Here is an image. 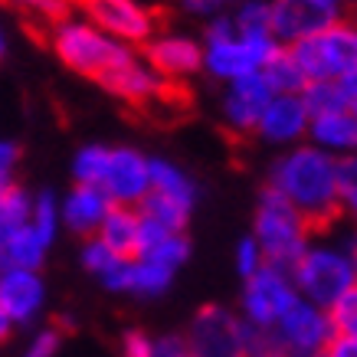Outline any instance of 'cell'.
I'll list each match as a JSON object with an SVG mask.
<instances>
[{
    "label": "cell",
    "mask_w": 357,
    "mask_h": 357,
    "mask_svg": "<svg viewBox=\"0 0 357 357\" xmlns=\"http://www.w3.org/2000/svg\"><path fill=\"white\" fill-rule=\"evenodd\" d=\"M341 23L337 0H275L269 3V30L279 46H295Z\"/></svg>",
    "instance_id": "obj_8"
},
{
    "label": "cell",
    "mask_w": 357,
    "mask_h": 357,
    "mask_svg": "<svg viewBox=\"0 0 357 357\" xmlns=\"http://www.w3.org/2000/svg\"><path fill=\"white\" fill-rule=\"evenodd\" d=\"M337 184H341V204L357 220V158L337 161Z\"/></svg>",
    "instance_id": "obj_35"
},
{
    "label": "cell",
    "mask_w": 357,
    "mask_h": 357,
    "mask_svg": "<svg viewBox=\"0 0 357 357\" xmlns=\"http://www.w3.org/2000/svg\"><path fill=\"white\" fill-rule=\"evenodd\" d=\"M13 328H17V325L10 321V314L0 308V347H3V344H7V341L13 337Z\"/></svg>",
    "instance_id": "obj_43"
},
{
    "label": "cell",
    "mask_w": 357,
    "mask_h": 357,
    "mask_svg": "<svg viewBox=\"0 0 357 357\" xmlns=\"http://www.w3.org/2000/svg\"><path fill=\"white\" fill-rule=\"evenodd\" d=\"M0 3H7V7H13V10H20V13H33L36 20L50 23V26L66 20L73 13L69 0H0Z\"/></svg>",
    "instance_id": "obj_31"
},
{
    "label": "cell",
    "mask_w": 357,
    "mask_h": 357,
    "mask_svg": "<svg viewBox=\"0 0 357 357\" xmlns=\"http://www.w3.org/2000/svg\"><path fill=\"white\" fill-rule=\"evenodd\" d=\"M298 298L302 295L295 292V282L289 272L275 269V266H262L243 285V312H239V318L249 321V325L272 331L279 325L282 314L289 312Z\"/></svg>",
    "instance_id": "obj_7"
},
{
    "label": "cell",
    "mask_w": 357,
    "mask_h": 357,
    "mask_svg": "<svg viewBox=\"0 0 357 357\" xmlns=\"http://www.w3.org/2000/svg\"><path fill=\"white\" fill-rule=\"evenodd\" d=\"M79 259H82V269L92 272V275L102 282V279H105V275H109V272L121 262V256H115V252H112V249L105 246L102 239L92 236V239H86V243H82V252H79Z\"/></svg>",
    "instance_id": "obj_30"
},
{
    "label": "cell",
    "mask_w": 357,
    "mask_h": 357,
    "mask_svg": "<svg viewBox=\"0 0 357 357\" xmlns=\"http://www.w3.org/2000/svg\"><path fill=\"white\" fill-rule=\"evenodd\" d=\"M331 328L341 337H357V289H351L347 295H341L331 308H328Z\"/></svg>",
    "instance_id": "obj_33"
},
{
    "label": "cell",
    "mask_w": 357,
    "mask_h": 357,
    "mask_svg": "<svg viewBox=\"0 0 357 357\" xmlns=\"http://www.w3.org/2000/svg\"><path fill=\"white\" fill-rule=\"evenodd\" d=\"M312 125V115L305 109L302 96H272V102L262 112L259 131L266 141H275V144H285V141H298Z\"/></svg>",
    "instance_id": "obj_19"
},
{
    "label": "cell",
    "mask_w": 357,
    "mask_h": 357,
    "mask_svg": "<svg viewBox=\"0 0 357 357\" xmlns=\"http://www.w3.org/2000/svg\"><path fill=\"white\" fill-rule=\"evenodd\" d=\"M0 246H3V239H0Z\"/></svg>",
    "instance_id": "obj_49"
},
{
    "label": "cell",
    "mask_w": 357,
    "mask_h": 357,
    "mask_svg": "<svg viewBox=\"0 0 357 357\" xmlns=\"http://www.w3.org/2000/svg\"><path fill=\"white\" fill-rule=\"evenodd\" d=\"M275 53H279V43L272 36H239L233 17H217L206 26L204 66L217 79L236 82V79L256 76Z\"/></svg>",
    "instance_id": "obj_3"
},
{
    "label": "cell",
    "mask_w": 357,
    "mask_h": 357,
    "mask_svg": "<svg viewBox=\"0 0 357 357\" xmlns=\"http://www.w3.org/2000/svg\"><path fill=\"white\" fill-rule=\"evenodd\" d=\"M112 210L109 197L102 194L98 187H82L76 184L69 194L63 197V204H59V223L66 229H73L76 236H86L92 239L102 227V220L105 213Z\"/></svg>",
    "instance_id": "obj_18"
},
{
    "label": "cell",
    "mask_w": 357,
    "mask_h": 357,
    "mask_svg": "<svg viewBox=\"0 0 357 357\" xmlns=\"http://www.w3.org/2000/svg\"><path fill=\"white\" fill-rule=\"evenodd\" d=\"M187 256H190V239H187L184 233H167L151 252H144L138 259H151V262H158V266H164V269L177 272L187 262Z\"/></svg>",
    "instance_id": "obj_29"
},
{
    "label": "cell",
    "mask_w": 357,
    "mask_h": 357,
    "mask_svg": "<svg viewBox=\"0 0 357 357\" xmlns=\"http://www.w3.org/2000/svg\"><path fill=\"white\" fill-rule=\"evenodd\" d=\"M105 164H109V148L105 144H86V148H79L76 158H73V177H76V184L98 187L102 184V174H105Z\"/></svg>",
    "instance_id": "obj_26"
},
{
    "label": "cell",
    "mask_w": 357,
    "mask_h": 357,
    "mask_svg": "<svg viewBox=\"0 0 357 357\" xmlns=\"http://www.w3.org/2000/svg\"><path fill=\"white\" fill-rule=\"evenodd\" d=\"M341 96H344V109L351 119H357V73H351V76H344L341 82Z\"/></svg>",
    "instance_id": "obj_41"
},
{
    "label": "cell",
    "mask_w": 357,
    "mask_h": 357,
    "mask_svg": "<svg viewBox=\"0 0 357 357\" xmlns=\"http://www.w3.org/2000/svg\"><path fill=\"white\" fill-rule=\"evenodd\" d=\"M347 252H351V262H354V289H357V236L347 243Z\"/></svg>",
    "instance_id": "obj_44"
},
{
    "label": "cell",
    "mask_w": 357,
    "mask_h": 357,
    "mask_svg": "<svg viewBox=\"0 0 357 357\" xmlns=\"http://www.w3.org/2000/svg\"><path fill=\"white\" fill-rule=\"evenodd\" d=\"M46 252H50V243H46L30 223H23L20 229H13L3 236V246H0V269H33L40 272Z\"/></svg>",
    "instance_id": "obj_21"
},
{
    "label": "cell",
    "mask_w": 357,
    "mask_h": 357,
    "mask_svg": "<svg viewBox=\"0 0 357 357\" xmlns=\"http://www.w3.org/2000/svg\"><path fill=\"white\" fill-rule=\"evenodd\" d=\"M275 357H292V354H275Z\"/></svg>",
    "instance_id": "obj_47"
},
{
    "label": "cell",
    "mask_w": 357,
    "mask_h": 357,
    "mask_svg": "<svg viewBox=\"0 0 357 357\" xmlns=\"http://www.w3.org/2000/svg\"><path fill=\"white\" fill-rule=\"evenodd\" d=\"M337 3H341V0H337Z\"/></svg>",
    "instance_id": "obj_50"
},
{
    "label": "cell",
    "mask_w": 357,
    "mask_h": 357,
    "mask_svg": "<svg viewBox=\"0 0 357 357\" xmlns=\"http://www.w3.org/2000/svg\"><path fill=\"white\" fill-rule=\"evenodd\" d=\"M102 89H109L112 96L125 98V102H131V105H141V109H154L158 105V98H161V92L167 89V82H164L158 73H154L151 66L144 63V59H138L135 53H128L125 59H121L112 73H105L102 76V82H98Z\"/></svg>",
    "instance_id": "obj_13"
},
{
    "label": "cell",
    "mask_w": 357,
    "mask_h": 357,
    "mask_svg": "<svg viewBox=\"0 0 357 357\" xmlns=\"http://www.w3.org/2000/svg\"><path fill=\"white\" fill-rule=\"evenodd\" d=\"M233 26H236L239 36H272L269 30V3H243V10L233 17Z\"/></svg>",
    "instance_id": "obj_32"
},
{
    "label": "cell",
    "mask_w": 357,
    "mask_h": 357,
    "mask_svg": "<svg viewBox=\"0 0 357 357\" xmlns=\"http://www.w3.org/2000/svg\"><path fill=\"white\" fill-rule=\"evenodd\" d=\"M3 190H7V187H3ZM3 190H0V194H3Z\"/></svg>",
    "instance_id": "obj_48"
},
{
    "label": "cell",
    "mask_w": 357,
    "mask_h": 357,
    "mask_svg": "<svg viewBox=\"0 0 357 357\" xmlns=\"http://www.w3.org/2000/svg\"><path fill=\"white\" fill-rule=\"evenodd\" d=\"M98 190L109 197L112 206H135L151 190V158L135 148H109V164L102 174Z\"/></svg>",
    "instance_id": "obj_11"
},
{
    "label": "cell",
    "mask_w": 357,
    "mask_h": 357,
    "mask_svg": "<svg viewBox=\"0 0 357 357\" xmlns=\"http://www.w3.org/2000/svg\"><path fill=\"white\" fill-rule=\"evenodd\" d=\"M308 131L314 138V148L321 151H357V119H351L347 112L314 115Z\"/></svg>",
    "instance_id": "obj_22"
},
{
    "label": "cell",
    "mask_w": 357,
    "mask_h": 357,
    "mask_svg": "<svg viewBox=\"0 0 357 357\" xmlns=\"http://www.w3.org/2000/svg\"><path fill=\"white\" fill-rule=\"evenodd\" d=\"M262 79L269 82L272 96H302L308 89V79H305L302 66L295 63V56L289 53V46H279V53L262 69Z\"/></svg>",
    "instance_id": "obj_24"
},
{
    "label": "cell",
    "mask_w": 357,
    "mask_h": 357,
    "mask_svg": "<svg viewBox=\"0 0 357 357\" xmlns=\"http://www.w3.org/2000/svg\"><path fill=\"white\" fill-rule=\"evenodd\" d=\"M79 10L121 46H144L158 30V17L138 0H86Z\"/></svg>",
    "instance_id": "obj_10"
},
{
    "label": "cell",
    "mask_w": 357,
    "mask_h": 357,
    "mask_svg": "<svg viewBox=\"0 0 357 357\" xmlns=\"http://www.w3.org/2000/svg\"><path fill=\"white\" fill-rule=\"evenodd\" d=\"M46 305V282L33 269H0V308L13 325H30Z\"/></svg>",
    "instance_id": "obj_15"
},
{
    "label": "cell",
    "mask_w": 357,
    "mask_h": 357,
    "mask_svg": "<svg viewBox=\"0 0 357 357\" xmlns=\"http://www.w3.org/2000/svg\"><path fill=\"white\" fill-rule=\"evenodd\" d=\"M308 236H312V229L298 217V210L272 187H266L259 206H256V229H252V239L259 243L266 266L292 272V266L302 259V252L312 246Z\"/></svg>",
    "instance_id": "obj_2"
},
{
    "label": "cell",
    "mask_w": 357,
    "mask_h": 357,
    "mask_svg": "<svg viewBox=\"0 0 357 357\" xmlns=\"http://www.w3.org/2000/svg\"><path fill=\"white\" fill-rule=\"evenodd\" d=\"M17 164H20V148L13 141H0V190L17 184Z\"/></svg>",
    "instance_id": "obj_38"
},
{
    "label": "cell",
    "mask_w": 357,
    "mask_h": 357,
    "mask_svg": "<svg viewBox=\"0 0 357 357\" xmlns=\"http://www.w3.org/2000/svg\"><path fill=\"white\" fill-rule=\"evenodd\" d=\"M174 272L158 266L151 259H121L115 269L102 279L109 292L121 295H138V298H158L171 289Z\"/></svg>",
    "instance_id": "obj_17"
},
{
    "label": "cell",
    "mask_w": 357,
    "mask_h": 357,
    "mask_svg": "<svg viewBox=\"0 0 357 357\" xmlns=\"http://www.w3.org/2000/svg\"><path fill=\"white\" fill-rule=\"evenodd\" d=\"M151 194H161V197H167V200H174V204L194 210L197 187L177 164L161 161V158H151Z\"/></svg>",
    "instance_id": "obj_23"
},
{
    "label": "cell",
    "mask_w": 357,
    "mask_h": 357,
    "mask_svg": "<svg viewBox=\"0 0 357 357\" xmlns=\"http://www.w3.org/2000/svg\"><path fill=\"white\" fill-rule=\"evenodd\" d=\"M30 206L33 197L20 184H10L0 194V239L13 233V229H20L23 223H30Z\"/></svg>",
    "instance_id": "obj_25"
},
{
    "label": "cell",
    "mask_w": 357,
    "mask_h": 357,
    "mask_svg": "<svg viewBox=\"0 0 357 357\" xmlns=\"http://www.w3.org/2000/svg\"><path fill=\"white\" fill-rule=\"evenodd\" d=\"M272 335H275V344H279L282 354L318 357L331 344L335 328H331V318H328L325 308L298 298V302L279 318V325L272 328Z\"/></svg>",
    "instance_id": "obj_9"
},
{
    "label": "cell",
    "mask_w": 357,
    "mask_h": 357,
    "mask_svg": "<svg viewBox=\"0 0 357 357\" xmlns=\"http://www.w3.org/2000/svg\"><path fill=\"white\" fill-rule=\"evenodd\" d=\"M302 102L312 119L314 115H331V112H347L337 82H312V86L302 92Z\"/></svg>",
    "instance_id": "obj_28"
},
{
    "label": "cell",
    "mask_w": 357,
    "mask_h": 357,
    "mask_svg": "<svg viewBox=\"0 0 357 357\" xmlns=\"http://www.w3.org/2000/svg\"><path fill=\"white\" fill-rule=\"evenodd\" d=\"M295 292L305 302L318 305V308H331V305L354 289V262L351 252L337 246H308L302 259L292 266Z\"/></svg>",
    "instance_id": "obj_5"
},
{
    "label": "cell",
    "mask_w": 357,
    "mask_h": 357,
    "mask_svg": "<svg viewBox=\"0 0 357 357\" xmlns=\"http://www.w3.org/2000/svg\"><path fill=\"white\" fill-rule=\"evenodd\" d=\"M262 266H266V259H262L259 243H256L252 236L239 239V246H236V269H239V275L249 279V275H256Z\"/></svg>",
    "instance_id": "obj_36"
},
{
    "label": "cell",
    "mask_w": 357,
    "mask_h": 357,
    "mask_svg": "<svg viewBox=\"0 0 357 357\" xmlns=\"http://www.w3.org/2000/svg\"><path fill=\"white\" fill-rule=\"evenodd\" d=\"M184 337L197 357H243L239 314H233L223 305L200 308Z\"/></svg>",
    "instance_id": "obj_12"
},
{
    "label": "cell",
    "mask_w": 357,
    "mask_h": 357,
    "mask_svg": "<svg viewBox=\"0 0 357 357\" xmlns=\"http://www.w3.org/2000/svg\"><path fill=\"white\" fill-rule=\"evenodd\" d=\"M30 227L40 233V236L53 246L56 239V229L63 227L59 223V204H56V194L50 190H40V194L33 197V206H30Z\"/></svg>",
    "instance_id": "obj_27"
},
{
    "label": "cell",
    "mask_w": 357,
    "mask_h": 357,
    "mask_svg": "<svg viewBox=\"0 0 357 357\" xmlns=\"http://www.w3.org/2000/svg\"><path fill=\"white\" fill-rule=\"evenodd\" d=\"M154 354V337L141 328H131L121 335V357H151Z\"/></svg>",
    "instance_id": "obj_37"
},
{
    "label": "cell",
    "mask_w": 357,
    "mask_h": 357,
    "mask_svg": "<svg viewBox=\"0 0 357 357\" xmlns=\"http://www.w3.org/2000/svg\"><path fill=\"white\" fill-rule=\"evenodd\" d=\"M289 53L302 66L308 86L312 82H341L344 76L357 73V26L341 20L302 43L289 46Z\"/></svg>",
    "instance_id": "obj_6"
},
{
    "label": "cell",
    "mask_w": 357,
    "mask_h": 357,
    "mask_svg": "<svg viewBox=\"0 0 357 357\" xmlns=\"http://www.w3.org/2000/svg\"><path fill=\"white\" fill-rule=\"evenodd\" d=\"M50 46L73 73L96 79V82H102V76L112 73L131 53L128 46L115 43L98 26H92L89 20H79L73 13L50 26Z\"/></svg>",
    "instance_id": "obj_4"
},
{
    "label": "cell",
    "mask_w": 357,
    "mask_h": 357,
    "mask_svg": "<svg viewBox=\"0 0 357 357\" xmlns=\"http://www.w3.org/2000/svg\"><path fill=\"white\" fill-rule=\"evenodd\" d=\"M181 3H184V10L206 17V13H217L220 7H227L229 0H181Z\"/></svg>",
    "instance_id": "obj_42"
},
{
    "label": "cell",
    "mask_w": 357,
    "mask_h": 357,
    "mask_svg": "<svg viewBox=\"0 0 357 357\" xmlns=\"http://www.w3.org/2000/svg\"><path fill=\"white\" fill-rule=\"evenodd\" d=\"M144 63L151 66L164 82H181L204 66V46L190 36H174V33L151 36L144 43Z\"/></svg>",
    "instance_id": "obj_14"
},
{
    "label": "cell",
    "mask_w": 357,
    "mask_h": 357,
    "mask_svg": "<svg viewBox=\"0 0 357 357\" xmlns=\"http://www.w3.org/2000/svg\"><path fill=\"white\" fill-rule=\"evenodd\" d=\"M138 229H141V213L135 206H112L96 236L102 239L115 256L135 259V256H138Z\"/></svg>",
    "instance_id": "obj_20"
},
{
    "label": "cell",
    "mask_w": 357,
    "mask_h": 357,
    "mask_svg": "<svg viewBox=\"0 0 357 357\" xmlns=\"http://www.w3.org/2000/svg\"><path fill=\"white\" fill-rule=\"evenodd\" d=\"M151 357H197V354L190 351L184 335H161V337H154Z\"/></svg>",
    "instance_id": "obj_39"
},
{
    "label": "cell",
    "mask_w": 357,
    "mask_h": 357,
    "mask_svg": "<svg viewBox=\"0 0 357 357\" xmlns=\"http://www.w3.org/2000/svg\"><path fill=\"white\" fill-rule=\"evenodd\" d=\"M63 347V328H40L36 335L30 337V344L23 347L20 357H56Z\"/></svg>",
    "instance_id": "obj_34"
},
{
    "label": "cell",
    "mask_w": 357,
    "mask_h": 357,
    "mask_svg": "<svg viewBox=\"0 0 357 357\" xmlns=\"http://www.w3.org/2000/svg\"><path fill=\"white\" fill-rule=\"evenodd\" d=\"M318 357H357V337L335 335V337H331V344H328Z\"/></svg>",
    "instance_id": "obj_40"
},
{
    "label": "cell",
    "mask_w": 357,
    "mask_h": 357,
    "mask_svg": "<svg viewBox=\"0 0 357 357\" xmlns=\"http://www.w3.org/2000/svg\"><path fill=\"white\" fill-rule=\"evenodd\" d=\"M269 187L282 194L298 210L312 233H321L341 220V184H337V161L321 148H295L272 167Z\"/></svg>",
    "instance_id": "obj_1"
},
{
    "label": "cell",
    "mask_w": 357,
    "mask_h": 357,
    "mask_svg": "<svg viewBox=\"0 0 357 357\" xmlns=\"http://www.w3.org/2000/svg\"><path fill=\"white\" fill-rule=\"evenodd\" d=\"M82 3H86V0H69V7H82Z\"/></svg>",
    "instance_id": "obj_46"
},
{
    "label": "cell",
    "mask_w": 357,
    "mask_h": 357,
    "mask_svg": "<svg viewBox=\"0 0 357 357\" xmlns=\"http://www.w3.org/2000/svg\"><path fill=\"white\" fill-rule=\"evenodd\" d=\"M269 102H272V89H269V82L262 79V73L229 82L227 98H223V115H227V125L233 131H243V135L256 131V125H259L262 112H266Z\"/></svg>",
    "instance_id": "obj_16"
},
{
    "label": "cell",
    "mask_w": 357,
    "mask_h": 357,
    "mask_svg": "<svg viewBox=\"0 0 357 357\" xmlns=\"http://www.w3.org/2000/svg\"><path fill=\"white\" fill-rule=\"evenodd\" d=\"M3 53H7V36H3V30H0V59H3Z\"/></svg>",
    "instance_id": "obj_45"
}]
</instances>
